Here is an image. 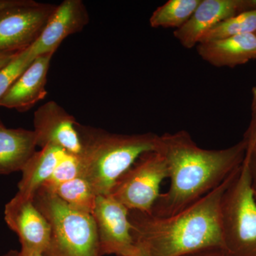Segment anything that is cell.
I'll list each match as a JSON object with an SVG mask.
<instances>
[{"mask_svg":"<svg viewBox=\"0 0 256 256\" xmlns=\"http://www.w3.org/2000/svg\"></svg>","mask_w":256,"mask_h":256,"instance_id":"cell-31","label":"cell"},{"mask_svg":"<svg viewBox=\"0 0 256 256\" xmlns=\"http://www.w3.org/2000/svg\"><path fill=\"white\" fill-rule=\"evenodd\" d=\"M252 118L256 119V85L252 88Z\"/></svg>","mask_w":256,"mask_h":256,"instance_id":"cell-25","label":"cell"},{"mask_svg":"<svg viewBox=\"0 0 256 256\" xmlns=\"http://www.w3.org/2000/svg\"><path fill=\"white\" fill-rule=\"evenodd\" d=\"M247 151L248 152L249 154V164H250L252 178V180H256V156L254 154L255 152L252 151V148L248 146V144Z\"/></svg>","mask_w":256,"mask_h":256,"instance_id":"cell-23","label":"cell"},{"mask_svg":"<svg viewBox=\"0 0 256 256\" xmlns=\"http://www.w3.org/2000/svg\"><path fill=\"white\" fill-rule=\"evenodd\" d=\"M248 34H256V9L244 12L218 24L203 37L201 42Z\"/></svg>","mask_w":256,"mask_h":256,"instance_id":"cell-19","label":"cell"},{"mask_svg":"<svg viewBox=\"0 0 256 256\" xmlns=\"http://www.w3.org/2000/svg\"><path fill=\"white\" fill-rule=\"evenodd\" d=\"M256 9V0H202L190 20L175 30L174 36L184 48H193L218 24L244 12Z\"/></svg>","mask_w":256,"mask_h":256,"instance_id":"cell-11","label":"cell"},{"mask_svg":"<svg viewBox=\"0 0 256 256\" xmlns=\"http://www.w3.org/2000/svg\"><path fill=\"white\" fill-rule=\"evenodd\" d=\"M33 201L50 228L48 256H100L94 216L66 203L53 192L40 188Z\"/></svg>","mask_w":256,"mask_h":256,"instance_id":"cell-4","label":"cell"},{"mask_svg":"<svg viewBox=\"0 0 256 256\" xmlns=\"http://www.w3.org/2000/svg\"><path fill=\"white\" fill-rule=\"evenodd\" d=\"M18 254H20V256H48L42 252H31L24 250H20L18 252Z\"/></svg>","mask_w":256,"mask_h":256,"instance_id":"cell-26","label":"cell"},{"mask_svg":"<svg viewBox=\"0 0 256 256\" xmlns=\"http://www.w3.org/2000/svg\"><path fill=\"white\" fill-rule=\"evenodd\" d=\"M56 5L16 0L0 10V52H18L36 42Z\"/></svg>","mask_w":256,"mask_h":256,"instance_id":"cell-7","label":"cell"},{"mask_svg":"<svg viewBox=\"0 0 256 256\" xmlns=\"http://www.w3.org/2000/svg\"><path fill=\"white\" fill-rule=\"evenodd\" d=\"M202 0H169L156 8L150 18L152 28H175L182 26L190 20Z\"/></svg>","mask_w":256,"mask_h":256,"instance_id":"cell-17","label":"cell"},{"mask_svg":"<svg viewBox=\"0 0 256 256\" xmlns=\"http://www.w3.org/2000/svg\"><path fill=\"white\" fill-rule=\"evenodd\" d=\"M238 169L218 188L176 214L160 217L130 210L131 234L138 248L146 256H182L210 248H224L220 204Z\"/></svg>","mask_w":256,"mask_h":256,"instance_id":"cell-2","label":"cell"},{"mask_svg":"<svg viewBox=\"0 0 256 256\" xmlns=\"http://www.w3.org/2000/svg\"><path fill=\"white\" fill-rule=\"evenodd\" d=\"M34 130L0 126V174L22 171L36 152Z\"/></svg>","mask_w":256,"mask_h":256,"instance_id":"cell-15","label":"cell"},{"mask_svg":"<svg viewBox=\"0 0 256 256\" xmlns=\"http://www.w3.org/2000/svg\"><path fill=\"white\" fill-rule=\"evenodd\" d=\"M18 52H0V69L9 64Z\"/></svg>","mask_w":256,"mask_h":256,"instance_id":"cell-24","label":"cell"},{"mask_svg":"<svg viewBox=\"0 0 256 256\" xmlns=\"http://www.w3.org/2000/svg\"><path fill=\"white\" fill-rule=\"evenodd\" d=\"M80 175L82 168L79 156L66 152L53 174L40 188L52 192L62 184L78 178Z\"/></svg>","mask_w":256,"mask_h":256,"instance_id":"cell-21","label":"cell"},{"mask_svg":"<svg viewBox=\"0 0 256 256\" xmlns=\"http://www.w3.org/2000/svg\"><path fill=\"white\" fill-rule=\"evenodd\" d=\"M246 150V141L226 149H203L185 130L160 136L156 152L166 160L170 184L150 214L170 216L201 200L238 169Z\"/></svg>","mask_w":256,"mask_h":256,"instance_id":"cell-1","label":"cell"},{"mask_svg":"<svg viewBox=\"0 0 256 256\" xmlns=\"http://www.w3.org/2000/svg\"><path fill=\"white\" fill-rule=\"evenodd\" d=\"M36 58L28 48L18 52L9 64L0 69V100Z\"/></svg>","mask_w":256,"mask_h":256,"instance_id":"cell-20","label":"cell"},{"mask_svg":"<svg viewBox=\"0 0 256 256\" xmlns=\"http://www.w3.org/2000/svg\"><path fill=\"white\" fill-rule=\"evenodd\" d=\"M220 222L228 256H256V198L247 150L222 198Z\"/></svg>","mask_w":256,"mask_h":256,"instance_id":"cell-5","label":"cell"},{"mask_svg":"<svg viewBox=\"0 0 256 256\" xmlns=\"http://www.w3.org/2000/svg\"><path fill=\"white\" fill-rule=\"evenodd\" d=\"M196 50L202 60L213 66L234 68L256 58V34L236 35L201 42Z\"/></svg>","mask_w":256,"mask_h":256,"instance_id":"cell-14","label":"cell"},{"mask_svg":"<svg viewBox=\"0 0 256 256\" xmlns=\"http://www.w3.org/2000/svg\"><path fill=\"white\" fill-rule=\"evenodd\" d=\"M60 146H48L34 153L24 166L18 193L33 198L35 193L53 174L66 152Z\"/></svg>","mask_w":256,"mask_h":256,"instance_id":"cell-16","label":"cell"},{"mask_svg":"<svg viewBox=\"0 0 256 256\" xmlns=\"http://www.w3.org/2000/svg\"><path fill=\"white\" fill-rule=\"evenodd\" d=\"M52 192L76 210L92 214L95 208L98 195L82 176L62 184Z\"/></svg>","mask_w":256,"mask_h":256,"instance_id":"cell-18","label":"cell"},{"mask_svg":"<svg viewBox=\"0 0 256 256\" xmlns=\"http://www.w3.org/2000/svg\"><path fill=\"white\" fill-rule=\"evenodd\" d=\"M146 256L144 255V254H143L142 252V256Z\"/></svg>","mask_w":256,"mask_h":256,"instance_id":"cell-30","label":"cell"},{"mask_svg":"<svg viewBox=\"0 0 256 256\" xmlns=\"http://www.w3.org/2000/svg\"><path fill=\"white\" fill-rule=\"evenodd\" d=\"M90 22L82 0H64L50 15L38 40L28 47L34 57L54 54L67 37L78 33Z\"/></svg>","mask_w":256,"mask_h":256,"instance_id":"cell-12","label":"cell"},{"mask_svg":"<svg viewBox=\"0 0 256 256\" xmlns=\"http://www.w3.org/2000/svg\"><path fill=\"white\" fill-rule=\"evenodd\" d=\"M2 122H1V120H0V126H1V124H2Z\"/></svg>","mask_w":256,"mask_h":256,"instance_id":"cell-29","label":"cell"},{"mask_svg":"<svg viewBox=\"0 0 256 256\" xmlns=\"http://www.w3.org/2000/svg\"><path fill=\"white\" fill-rule=\"evenodd\" d=\"M77 122L72 114L54 100L40 106L34 114V132L36 146H60L75 156H80L82 144L77 130Z\"/></svg>","mask_w":256,"mask_h":256,"instance_id":"cell-10","label":"cell"},{"mask_svg":"<svg viewBox=\"0 0 256 256\" xmlns=\"http://www.w3.org/2000/svg\"><path fill=\"white\" fill-rule=\"evenodd\" d=\"M2 256H20V254H18V252L12 250H10L9 252H6V254H4V255H3Z\"/></svg>","mask_w":256,"mask_h":256,"instance_id":"cell-28","label":"cell"},{"mask_svg":"<svg viewBox=\"0 0 256 256\" xmlns=\"http://www.w3.org/2000/svg\"><path fill=\"white\" fill-rule=\"evenodd\" d=\"M130 210L110 195L98 196L92 215L97 228L100 256H141L133 240Z\"/></svg>","mask_w":256,"mask_h":256,"instance_id":"cell-8","label":"cell"},{"mask_svg":"<svg viewBox=\"0 0 256 256\" xmlns=\"http://www.w3.org/2000/svg\"><path fill=\"white\" fill-rule=\"evenodd\" d=\"M168 178V168L162 154L144 153L114 184L110 194L128 210L151 213L161 194V184Z\"/></svg>","mask_w":256,"mask_h":256,"instance_id":"cell-6","label":"cell"},{"mask_svg":"<svg viewBox=\"0 0 256 256\" xmlns=\"http://www.w3.org/2000/svg\"><path fill=\"white\" fill-rule=\"evenodd\" d=\"M82 144V175L98 196L110 194L114 184L141 156L158 151L160 136L124 134L77 124Z\"/></svg>","mask_w":256,"mask_h":256,"instance_id":"cell-3","label":"cell"},{"mask_svg":"<svg viewBox=\"0 0 256 256\" xmlns=\"http://www.w3.org/2000/svg\"><path fill=\"white\" fill-rule=\"evenodd\" d=\"M16 0H0V10L4 9L6 6L14 4Z\"/></svg>","mask_w":256,"mask_h":256,"instance_id":"cell-27","label":"cell"},{"mask_svg":"<svg viewBox=\"0 0 256 256\" xmlns=\"http://www.w3.org/2000/svg\"><path fill=\"white\" fill-rule=\"evenodd\" d=\"M54 54L37 56L0 100V107L26 112L47 96V75Z\"/></svg>","mask_w":256,"mask_h":256,"instance_id":"cell-13","label":"cell"},{"mask_svg":"<svg viewBox=\"0 0 256 256\" xmlns=\"http://www.w3.org/2000/svg\"><path fill=\"white\" fill-rule=\"evenodd\" d=\"M182 256H228L222 248H210Z\"/></svg>","mask_w":256,"mask_h":256,"instance_id":"cell-22","label":"cell"},{"mask_svg":"<svg viewBox=\"0 0 256 256\" xmlns=\"http://www.w3.org/2000/svg\"><path fill=\"white\" fill-rule=\"evenodd\" d=\"M4 220L18 236L21 250L46 254L50 242V226L33 198L18 192L5 205Z\"/></svg>","mask_w":256,"mask_h":256,"instance_id":"cell-9","label":"cell"}]
</instances>
